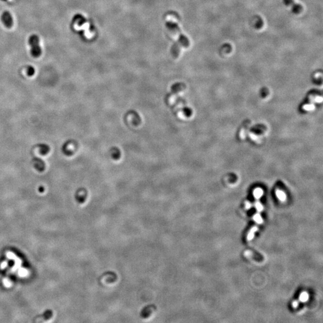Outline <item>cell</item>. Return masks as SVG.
Listing matches in <instances>:
<instances>
[{
  "label": "cell",
  "instance_id": "obj_5",
  "mask_svg": "<svg viewBox=\"0 0 323 323\" xmlns=\"http://www.w3.org/2000/svg\"><path fill=\"white\" fill-rule=\"evenodd\" d=\"M111 156L114 159H118L120 157V152L119 149L116 148H114L111 151Z\"/></svg>",
  "mask_w": 323,
  "mask_h": 323
},
{
  "label": "cell",
  "instance_id": "obj_13",
  "mask_svg": "<svg viewBox=\"0 0 323 323\" xmlns=\"http://www.w3.org/2000/svg\"><path fill=\"white\" fill-rule=\"evenodd\" d=\"M298 304H299V303H298V301L295 300V301H294V302H293V303H292V306H293V308H297L298 306Z\"/></svg>",
  "mask_w": 323,
  "mask_h": 323
},
{
  "label": "cell",
  "instance_id": "obj_3",
  "mask_svg": "<svg viewBox=\"0 0 323 323\" xmlns=\"http://www.w3.org/2000/svg\"><path fill=\"white\" fill-rule=\"evenodd\" d=\"M284 3L287 6H291L293 12L295 14L300 13L303 10V7L300 4H296L294 0H283Z\"/></svg>",
  "mask_w": 323,
  "mask_h": 323
},
{
  "label": "cell",
  "instance_id": "obj_11",
  "mask_svg": "<svg viewBox=\"0 0 323 323\" xmlns=\"http://www.w3.org/2000/svg\"><path fill=\"white\" fill-rule=\"evenodd\" d=\"M255 207L256 208V210L259 211V212H261L263 209V205L261 204L260 202H256L255 204Z\"/></svg>",
  "mask_w": 323,
  "mask_h": 323
},
{
  "label": "cell",
  "instance_id": "obj_1",
  "mask_svg": "<svg viewBox=\"0 0 323 323\" xmlns=\"http://www.w3.org/2000/svg\"><path fill=\"white\" fill-rule=\"evenodd\" d=\"M39 38L37 35H32L29 39L31 46V53L34 58H38L42 54V49L39 45Z\"/></svg>",
  "mask_w": 323,
  "mask_h": 323
},
{
  "label": "cell",
  "instance_id": "obj_12",
  "mask_svg": "<svg viewBox=\"0 0 323 323\" xmlns=\"http://www.w3.org/2000/svg\"><path fill=\"white\" fill-rule=\"evenodd\" d=\"M184 112L185 113V114H186L187 116H188V115L190 116V115L191 114V112H190V111L189 109H188V108H185L184 110Z\"/></svg>",
  "mask_w": 323,
  "mask_h": 323
},
{
  "label": "cell",
  "instance_id": "obj_6",
  "mask_svg": "<svg viewBox=\"0 0 323 323\" xmlns=\"http://www.w3.org/2000/svg\"><path fill=\"white\" fill-rule=\"evenodd\" d=\"M263 192L260 188H256V189H255V190L254 191V192H253L254 196L255 197V198H256V199L260 198L263 196Z\"/></svg>",
  "mask_w": 323,
  "mask_h": 323
},
{
  "label": "cell",
  "instance_id": "obj_7",
  "mask_svg": "<svg viewBox=\"0 0 323 323\" xmlns=\"http://www.w3.org/2000/svg\"><path fill=\"white\" fill-rule=\"evenodd\" d=\"M309 299V294L306 292H303L301 293L299 297V300L302 302H306Z\"/></svg>",
  "mask_w": 323,
  "mask_h": 323
},
{
  "label": "cell",
  "instance_id": "obj_10",
  "mask_svg": "<svg viewBox=\"0 0 323 323\" xmlns=\"http://www.w3.org/2000/svg\"><path fill=\"white\" fill-rule=\"evenodd\" d=\"M34 72H35V70L33 67H28L27 68V73H28V76H33L34 74Z\"/></svg>",
  "mask_w": 323,
  "mask_h": 323
},
{
  "label": "cell",
  "instance_id": "obj_9",
  "mask_svg": "<svg viewBox=\"0 0 323 323\" xmlns=\"http://www.w3.org/2000/svg\"><path fill=\"white\" fill-rule=\"evenodd\" d=\"M254 220L258 224H262L263 223V219L259 214H256L253 217Z\"/></svg>",
  "mask_w": 323,
  "mask_h": 323
},
{
  "label": "cell",
  "instance_id": "obj_2",
  "mask_svg": "<svg viewBox=\"0 0 323 323\" xmlns=\"http://www.w3.org/2000/svg\"><path fill=\"white\" fill-rule=\"evenodd\" d=\"M1 20L3 24L7 28H10L13 25V19L8 11H5L1 15Z\"/></svg>",
  "mask_w": 323,
  "mask_h": 323
},
{
  "label": "cell",
  "instance_id": "obj_14",
  "mask_svg": "<svg viewBox=\"0 0 323 323\" xmlns=\"http://www.w3.org/2000/svg\"><path fill=\"white\" fill-rule=\"evenodd\" d=\"M245 205H246V208L247 209V210H249L251 208V204H250V202H246Z\"/></svg>",
  "mask_w": 323,
  "mask_h": 323
},
{
  "label": "cell",
  "instance_id": "obj_8",
  "mask_svg": "<svg viewBox=\"0 0 323 323\" xmlns=\"http://www.w3.org/2000/svg\"><path fill=\"white\" fill-rule=\"evenodd\" d=\"M276 195H277V196L278 197V198L281 201H284L286 199L285 194L283 192H282L281 190H277V193H276Z\"/></svg>",
  "mask_w": 323,
  "mask_h": 323
},
{
  "label": "cell",
  "instance_id": "obj_4",
  "mask_svg": "<svg viewBox=\"0 0 323 323\" xmlns=\"http://www.w3.org/2000/svg\"><path fill=\"white\" fill-rule=\"evenodd\" d=\"M257 230H258V228L256 227V226L253 227L250 230V232L248 233V236H247V239H248V240H249V241L252 240V239L254 238L255 232H256Z\"/></svg>",
  "mask_w": 323,
  "mask_h": 323
}]
</instances>
